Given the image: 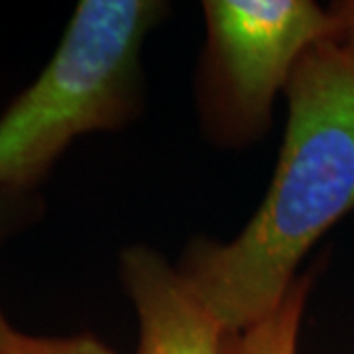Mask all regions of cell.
I'll use <instances>...</instances> for the list:
<instances>
[{
	"label": "cell",
	"mask_w": 354,
	"mask_h": 354,
	"mask_svg": "<svg viewBox=\"0 0 354 354\" xmlns=\"http://www.w3.org/2000/svg\"><path fill=\"white\" fill-rule=\"evenodd\" d=\"M313 274H299L279 305L239 333H227L223 354H295Z\"/></svg>",
	"instance_id": "cell-5"
},
{
	"label": "cell",
	"mask_w": 354,
	"mask_h": 354,
	"mask_svg": "<svg viewBox=\"0 0 354 354\" xmlns=\"http://www.w3.org/2000/svg\"><path fill=\"white\" fill-rule=\"evenodd\" d=\"M203 12L205 118L221 140L250 142L268 128L305 51L339 26L330 8L309 0H209Z\"/></svg>",
	"instance_id": "cell-3"
},
{
	"label": "cell",
	"mask_w": 354,
	"mask_h": 354,
	"mask_svg": "<svg viewBox=\"0 0 354 354\" xmlns=\"http://www.w3.org/2000/svg\"><path fill=\"white\" fill-rule=\"evenodd\" d=\"M0 354H116L93 335L75 337H28L18 335V339L6 346Z\"/></svg>",
	"instance_id": "cell-7"
},
{
	"label": "cell",
	"mask_w": 354,
	"mask_h": 354,
	"mask_svg": "<svg viewBox=\"0 0 354 354\" xmlns=\"http://www.w3.org/2000/svg\"><path fill=\"white\" fill-rule=\"evenodd\" d=\"M38 191L12 189L8 185L0 183V246L6 239H10L16 230L24 228L28 223L39 215ZM18 330L8 323L0 309V351L10 346L18 339Z\"/></svg>",
	"instance_id": "cell-6"
},
{
	"label": "cell",
	"mask_w": 354,
	"mask_h": 354,
	"mask_svg": "<svg viewBox=\"0 0 354 354\" xmlns=\"http://www.w3.org/2000/svg\"><path fill=\"white\" fill-rule=\"evenodd\" d=\"M288 95V128L264 201L225 244H191L179 274L227 333L272 313L297 268L354 209V53L317 41L299 59Z\"/></svg>",
	"instance_id": "cell-1"
},
{
	"label": "cell",
	"mask_w": 354,
	"mask_h": 354,
	"mask_svg": "<svg viewBox=\"0 0 354 354\" xmlns=\"http://www.w3.org/2000/svg\"><path fill=\"white\" fill-rule=\"evenodd\" d=\"M120 276L138 313L136 354H223L227 330L160 254L130 246Z\"/></svg>",
	"instance_id": "cell-4"
},
{
	"label": "cell",
	"mask_w": 354,
	"mask_h": 354,
	"mask_svg": "<svg viewBox=\"0 0 354 354\" xmlns=\"http://www.w3.org/2000/svg\"><path fill=\"white\" fill-rule=\"evenodd\" d=\"M158 0H83L36 81L0 116V183L36 191L69 144L116 130L142 101L140 51L162 22Z\"/></svg>",
	"instance_id": "cell-2"
},
{
	"label": "cell",
	"mask_w": 354,
	"mask_h": 354,
	"mask_svg": "<svg viewBox=\"0 0 354 354\" xmlns=\"http://www.w3.org/2000/svg\"><path fill=\"white\" fill-rule=\"evenodd\" d=\"M330 12H333L337 26H339V32L335 38L354 53V0L333 4Z\"/></svg>",
	"instance_id": "cell-8"
}]
</instances>
